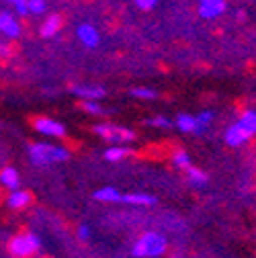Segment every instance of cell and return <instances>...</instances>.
Segmentation results:
<instances>
[{"label": "cell", "instance_id": "cell-1", "mask_svg": "<svg viewBox=\"0 0 256 258\" xmlns=\"http://www.w3.org/2000/svg\"><path fill=\"white\" fill-rule=\"evenodd\" d=\"M252 138H256V109H246L226 129V134H223V142H226L230 148H242Z\"/></svg>", "mask_w": 256, "mask_h": 258}, {"label": "cell", "instance_id": "cell-2", "mask_svg": "<svg viewBox=\"0 0 256 258\" xmlns=\"http://www.w3.org/2000/svg\"><path fill=\"white\" fill-rule=\"evenodd\" d=\"M29 158L35 166H49V164H57V162H66L70 158V152L61 146H53V144H31L29 146Z\"/></svg>", "mask_w": 256, "mask_h": 258}, {"label": "cell", "instance_id": "cell-3", "mask_svg": "<svg viewBox=\"0 0 256 258\" xmlns=\"http://www.w3.org/2000/svg\"><path fill=\"white\" fill-rule=\"evenodd\" d=\"M168 250V240L158 232H146L138 238V242L132 248V254L136 258H160Z\"/></svg>", "mask_w": 256, "mask_h": 258}, {"label": "cell", "instance_id": "cell-4", "mask_svg": "<svg viewBox=\"0 0 256 258\" xmlns=\"http://www.w3.org/2000/svg\"><path fill=\"white\" fill-rule=\"evenodd\" d=\"M41 250V240L33 232H21L11 238L9 242V254L13 258H31Z\"/></svg>", "mask_w": 256, "mask_h": 258}, {"label": "cell", "instance_id": "cell-5", "mask_svg": "<svg viewBox=\"0 0 256 258\" xmlns=\"http://www.w3.org/2000/svg\"><path fill=\"white\" fill-rule=\"evenodd\" d=\"M92 132L109 144H130L136 140L134 129L123 127V125H115V123H97L92 127Z\"/></svg>", "mask_w": 256, "mask_h": 258}, {"label": "cell", "instance_id": "cell-6", "mask_svg": "<svg viewBox=\"0 0 256 258\" xmlns=\"http://www.w3.org/2000/svg\"><path fill=\"white\" fill-rule=\"evenodd\" d=\"M33 129L45 138H66V134H68L66 125L57 119H51V117H35Z\"/></svg>", "mask_w": 256, "mask_h": 258}, {"label": "cell", "instance_id": "cell-7", "mask_svg": "<svg viewBox=\"0 0 256 258\" xmlns=\"http://www.w3.org/2000/svg\"><path fill=\"white\" fill-rule=\"evenodd\" d=\"M228 11V0H197V13L205 21H215Z\"/></svg>", "mask_w": 256, "mask_h": 258}, {"label": "cell", "instance_id": "cell-8", "mask_svg": "<svg viewBox=\"0 0 256 258\" xmlns=\"http://www.w3.org/2000/svg\"><path fill=\"white\" fill-rule=\"evenodd\" d=\"M72 94L82 101H103L107 96V90L99 84H74Z\"/></svg>", "mask_w": 256, "mask_h": 258}, {"label": "cell", "instance_id": "cell-9", "mask_svg": "<svg viewBox=\"0 0 256 258\" xmlns=\"http://www.w3.org/2000/svg\"><path fill=\"white\" fill-rule=\"evenodd\" d=\"M76 35H78L80 43H82L84 47H88V49L97 47V45L101 43V33H99V29H94V27H92V25H88V23L78 25Z\"/></svg>", "mask_w": 256, "mask_h": 258}, {"label": "cell", "instance_id": "cell-10", "mask_svg": "<svg viewBox=\"0 0 256 258\" xmlns=\"http://www.w3.org/2000/svg\"><path fill=\"white\" fill-rule=\"evenodd\" d=\"M0 33L9 39H17L21 35V23L13 13H0Z\"/></svg>", "mask_w": 256, "mask_h": 258}, {"label": "cell", "instance_id": "cell-11", "mask_svg": "<svg viewBox=\"0 0 256 258\" xmlns=\"http://www.w3.org/2000/svg\"><path fill=\"white\" fill-rule=\"evenodd\" d=\"M29 203H31V192H29V190H23L21 186L15 188V190H11V195L7 197V205H9V209H13V211H21V209H25Z\"/></svg>", "mask_w": 256, "mask_h": 258}, {"label": "cell", "instance_id": "cell-12", "mask_svg": "<svg viewBox=\"0 0 256 258\" xmlns=\"http://www.w3.org/2000/svg\"><path fill=\"white\" fill-rule=\"evenodd\" d=\"M59 29H61V17L59 15H49V17H45V21L39 27V35L43 39H51L59 33Z\"/></svg>", "mask_w": 256, "mask_h": 258}, {"label": "cell", "instance_id": "cell-13", "mask_svg": "<svg viewBox=\"0 0 256 258\" xmlns=\"http://www.w3.org/2000/svg\"><path fill=\"white\" fill-rule=\"evenodd\" d=\"M0 186H5V188H9V190H15V188L21 186V178H19L17 168L7 166V168L0 170Z\"/></svg>", "mask_w": 256, "mask_h": 258}, {"label": "cell", "instance_id": "cell-14", "mask_svg": "<svg viewBox=\"0 0 256 258\" xmlns=\"http://www.w3.org/2000/svg\"><path fill=\"white\" fill-rule=\"evenodd\" d=\"M94 199L101 203H119V201H123V195L115 186H103L99 190H94Z\"/></svg>", "mask_w": 256, "mask_h": 258}, {"label": "cell", "instance_id": "cell-15", "mask_svg": "<svg viewBox=\"0 0 256 258\" xmlns=\"http://www.w3.org/2000/svg\"><path fill=\"white\" fill-rule=\"evenodd\" d=\"M213 119H215V113H213V111H209V109H205V111L197 113V115H195V134H197V136L205 134L207 129L213 125Z\"/></svg>", "mask_w": 256, "mask_h": 258}, {"label": "cell", "instance_id": "cell-16", "mask_svg": "<svg viewBox=\"0 0 256 258\" xmlns=\"http://www.w3.org/2000/svg\"><path fill=\"white\" fill-rule=\"evenodd\" d=\"M123 203L138 205V207H150V205H156V197L148 195V192H130V195H123Z\"/></svg>", "mask_w": 256, "mask_h": 258}, {"label": "cell", "instance_id": "cell-17", "mask_svg": "<svg viewBox=\"0 0 256 258\" xmlns=\"http://www.w3.org/2000/svg\"><path fill=\"white\" fill-rule=\"evenodd\" d=\"M184 172H186V178H188L190 186H195V188H203V186L209 182V176H207V172H203L201 168L188 166Z\"/></svg>", "mask_w": 256, "mask_h": 258}, {"label": "cell", "instance_id": "cell-18", "mask_svg": "<svg viewBox=\"0 0 256 258\" xmlns=\"http://www.w3.org/2000/svg\"><path fill=\"white\" fill-rule=\"evenodd\" d=\"M174 127L182 134H195V115L178 113L176 119H174Z\"/></svg>", "mask_w": 256, "mask_h": 258}, {"label": "cell", "instance_id": "cell-19", "mask_svg": "<svg viewBox=\"0 0 256 258\" xmlns=\"http://www.w3.org/2000/svg\"><path fill=\"white\" fill-rule=\"evenodd\" d=\"M130 154H132L130 148H125L121 144H113L111 148L105 150V160H107V162H121V160H125Z\"/></svg>", "mask_w": 256, "mask_h": 258}, {"label": "cell", "instance_id": "cell-20", "mask_svg": "<svg viewBox=\"0 0 256 258\" xmlns=\"http://www.w3.org/2000/svg\"><path fill=\"white\" fill-rule=\"evenodd\" d=\"M130 94L134 96V99H140V101H154L158 96V92L154 88H148V86H136V88H132Z\"/></svg>", "mask_w": 256, "mask_h": 258}, {"label": "cell", "instance_id": "cell-21", "mask_svg": "<svg viewBox=\"0 0 256 258\" xmlns=\"http://www.w3.org/2000/svg\"><path fill=\"white\" fill-rule=\"evenodd\" d=\"M172 162H174V166L180 168V170H186L188 166H193V164H190V156H188L184 150H176V152L172 154Z\"/></svg>", "mask_w": 256, "mask_h": 258}, {"label": "cell", "instance_id": "cell-22", "mask_svg": "<svg viewBox=\"0 0 256 258\" xmlns=\"http://www.w3.org/2000/svg\"><path fill=\"white\" fill-rule=\"evenodd\" d=\"M82 111H86L88 115H97V117L107 113V109L101 105V101H82Z\"/></svg>", "mask_w": 256, "mask_h": 258}, {"label": "cell", "instance_id": "cell-23", "mask_svg": "<svg viewBox=\"0 0 256 258\" xmlns=\"http://www.w3.org/2000/svg\"><path fill=\"white\" fill-rule=\"evenodd\" d=\"M146 125L156 127V129H168V127H174V121H170V119L164 117V115H156V117L146 119Z\"/></svg>", "mask_w": 256, "mask_h": 258}, {"label": "cell", "instance_id": "cell-24", "mask_svg": "<svg viewBox=\"0 0 256 258\" xmlns=\"http://www.w3.org/2000/svg\"><path fill=\"white\" fill-rule=\"evenodd\" d=\"M27 5H29V15H43L47 11L45 0H27Z\"/></svg>", "mask_w": 256, "mask_h": 258}, {"label": "cell", "instance_id": "cell-25", "mask_svg": "<svg viewBox=\"0 0 256 258\" xmlns=\"http://www.w3.org/2000/svg\"><path fill=\"white\" fill-rule=\"evenodd\" d=\"M7 3L17 11L19 17H27V15H29V5H27V0H7Z\"/></svg>", "mask_w": 256, "mask_h": 258}, {"label": "cell", "instance_id": "cell-26", "mask_svg": "<svg viewBox=\"0 0 256 258\" xmlns=\"http://www.w3.org/2000/svg\"><path fill=\"white\" fill-rule=\"evenodd\" d=\"M134 3H136V7L140 11H152L158 5V0H134Z\"/></svg>", "mask_w": 256, "mask_h": 258}, {"label": "cell", "instance_id": "cell-27", "mask_svg": "<svg viewBox=\"0 0 256 258\" xmlns=\"http://www.w3.org/2000/svg\"><path fill=\"white\" fill-rule=\"evenodd\" d=\"M90 236H92V232H90L88 225H80V228H78V238H80L82 242H88Z\"/></svg>", "mask_w": 256, "mask_h": 258}, {"label": "cell", "instance_id": "cell-28", "mask_svg": "<svg viewBox=\"0 0 256 258\" xmlns=\"http://www.w3.org/2000/svg\"><path fill=\"white\" fill-rule=\"evenodd\" d=\"M9 55H11L9 43H0V57H9Z\"/></svg>", "mask_w": 256, "mask_h": 258}, {"label": "cell", "instance_id": "cell-29", "mask_svg": "<svg viewBox=\"0 0 256 258\" xmlns=\"http://www.w3.org/2000/svg\"><path fill=\"white\" fill-rule=\"evenodd\" d=\"M236 19H238V21H244V19H246V11H244V9H238V11H236Z\"/></svg>", "mask_w": 256, "mask_h": 258}, {"label": "cell", "instance_id": "cell-30", "mask_svg": "<svg viewBox=\"0 0 256 258\" xmlns=\"http://www.w3.org/2000/svg\"><path fill=\"white\" fill-rule=\"evenodd\" d=\"M39 258H49V256H39Z\"/></svg>", "mask_w": 256, "mask_h": 258}]
</instances>
